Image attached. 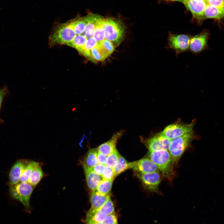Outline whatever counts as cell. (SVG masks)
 I'll list each match as a JSON object with an SVG mask.
<instances>
[{
	"instance_id": "10",
	"label": "cell",
	"mask_w": 224,
	"mask_h": 224,
	"mask_svg": "<svg viewBox=\"0 0 224 224\" xmlns=\"http://www.w3.org/2000/svg\"><path fill=\"white\" fill-rule=\"evenodd\" d=\"M186 8L192 13L193 18L198 23L201 24L203 21V14L207 8L206 4L203 2L195 0H184L183 2Z\"/></svg>"
},
{
	"instance_id": "2",
	"label": "cell",
	"mask_w": 224,
	"mask_h": 224,
	"mask_svg": "<svg viewBox=\"0 0 224 224\" xmlns=\"http://www.w3.org/2000/svg\"><path fill=\"white\" fill-rule=\"evenodd\" d=\"M35 187L27 182H20L16 184H10L9 187L11 197L20 202L28 212H30V199Z\"/></svg>"
},
{
	"instance_id": "25",
	"label": "cell",
	"mask_w": 224,
	"mask_h": 224,
	"mask_svg": "<svg viewBox=\"0 0 224 224\" xmlns=\"http://www.w3.org/2000/svg\"><path fill=\"white\" fill-rule=\"evenodd\" d=\"M119 153L116 149L108 156L105 164L106 167L114 169L116 165L119 158Z\"/></svg>"
},
{
	"instance_id": "24",
	"label": "cell",
	"mask_w": 224,
	"mask_h": 224,
	"mask_svg": "<svg viewBox=\"0 0 224 224\" xmlns=\"http://www.w3.org/2000/svg\"><path fill=\"white\" fill-rule=\"evenodd\" d=\"M129 169L128 163L119 154L117 163L113 169L116 176Z\"/></svg>"
},
{
	"instance_id": "17",
	"label": "cell",
	"mask_w": 224,
	"mask_h": 224,
	"mask_svg": "<svg viewBox=\"0 0 224 224\" xmlns=\"http://www.w3.org/2000/svg\"><path fill=\"white\" fill-rule=\"evenodd\" d=\"M105 216L103 215L99 209L91 208L87 212L85 223L88 222H103Z\"/></svg>"
},
{
	"instance_id": "16",
	"label": "cell",
	"mask_w": 224,
	"mask_h": 224,
	"mask_svg": "<svg viewBox=\"0 0 224 224\" xmlns=\"http://www.w3.org/2000/svg\"><path fill=\"white\" fill-rule=\"evenodd\" d=\"M110 195L101 194L96 191H91L90 196L91 207L99 209L110 198Z\"/></svg>"
},
{
	"instance_id": "13",
	"label": "cell",
	"mask_w": 224,
	"mask_h": 224,
	"mask_svg": "<svg viewBox=\"0 0 224 224\" xmlns=\"http://www.w3.org/2000/svg\"><path fill=\"white\" fill-rule=\"evenodd\" d=\"M27 163L22 160H18L13 165L9 175L11 184H16L19 182L20 177Z\"/></svg>"
},
{
	"instance_id": "14",
	"label": "cell",
	"mask_w": 224,
	"mask_h": 224,
	"mask_svg": "<svg viewBox=\"0 0 224 224\" xmlns=\"http://www.w3.org/2000/svg\"><path fill=\"white\" fill-rule=\"evenodd\" d=\"M82 166L88 188L91 191H96L99 184L102 180L101 176L95 173L91 168L83 165Z\"/></svg>"
},
{
	"instance_id": "20",
	"label": "cell",
	"mask_w": 224,
	"mask_h": 224,
	"mask_svg": "<svg viewBox=\"0 0 224 224\" xmlns=\"http://www.w3.org/2000/svg\"><path fill=\"white\" fill-rule=\"evenodd\" d=\"M39 165L40 164L38 162L34 161L28 162L20 177L19 182H27L34 169Z\"/></svg>"
},
{
	"instance_id": "1",
	"label": "cell",
	"mask_w": 224,
	"mask_h": 224,
	"mask_svg": "<svg viewBox=\"0 0 224 224\" xmlns=\"http://www.w3.org/2000/svg\"><path fill=\"white\" fill-rule=\"evenodd\" d=\"M147 158L156 165L165 178L169 180L173 179L175 165L168 150L148 151Z\"/></svg>"
},
{
	"instance_id": "9",
	"label": "cell",
	"mask_w": 224,
	"mask_h": 224,
	"mask_svg": "<svg viewBox=\"0 0 224 224\" xmlns=\"http://www.w3.org/2000/svg\"><path fill=\"white\" fill-rule=\"evenodd\" d=\"M210 35L208 30H204L200 33L192 36L189 50L192 53L196 54L208 48V42Z\"/></svg>"
},
{
	"instance_id": "4",
	"label": "cell",
	"mask_w": 224,
	"mask_h": 224,
	"mask_svg": "<svg viewBox=\"0 0 224 224\" xmlns=\"http://www.w3.org/2000/svg\"><path fill=\"white\" fill-rule=\"evenodd\" d=\"M194 137L192 131L171 141L168 151L174 165H176L180 158L191 142Z\"/></svg>"
},
{
	"instance_id": "21",
	"label": "cell",
	"mask_w": 224,
	"mask_h": 224,
	"mask_svg": "<svg viewBox=\"0 0 224 224\" xmlns=\"http://www.w3.org/2000/svg\"><path fill=\"white\" fill-rule=\"evenodd\" d=\"M43 175V173L41 167L38 166L32 171L27 182L35 186L40 181Z\"/></svg>"
},
{
	"instance_id": "11",
	"label": "cell",
	"mask_w": 224,
	"mask_h": 224,
	"mask_svg": "<svg viewBox=\"0 0 224 224\" xmlns=\"http://www.w3.org/2000/svg\"><path fill=\"white\" fill-rule=\"evenodd\" d=\"M129 168L135 172L140 173H149L159 172L156 165L147 157L128 163Z\"/></svg>"
},
{
	"instance_id": "28",
	"label": "cell",
	"mask_w": 224,
	"mask_h": 224,
	"mask_svg": "<svg viewBox=\"0 0 224 224\" xmlns=\"http://www.w3.org/2000/svg\"><path fill=\"white\" fill-rule=\"evenodd\" d=\"M101 176L102 179L112 180L116 177L113 169L107 167Z\"/></svg>"
},
{
	"instance_id": "31",
	"label": "cell",
	"mask_w": 224,
	"mask_h": 224,
	"mask_svg": "<svg viewBox=\"0 0 224 224\" xmlns=\"http://www.w3.org/2000/svg\"><path fill=\"white\" fill-rule=\"evenodd\" d=\"M7 88L5 86L0 89V111L3 99L7 94ZM3 122V120L0 117V124Z\"/></svg>"
},
{
	"instance_id": "3",
	"label": "cell",
	"mask_w": 224,
	"mask_h": 224,
	"mask_svg": "<svg viewBox=\"0 0 224 224\" xmlns=\"http://www.w3.org/2000/svg\"><path fill=\"white\" fill-rule=\"evenodd\" d=\"M105 39L111 42L114 46L119 45L123 39L124 29L119 21L111 18L103 19Z\"/></svg>"
},
{
	"instance_id": "23",
	"label": "cell",
	"mask_w": 224,
	"mask_h": 224,
	"mask_svg": "<svg viewBox=\"0 0 224 224\" xmlns=\"http://www.w3.org/2000/svg\"><path fill=\"white\" fill-rule=\"evenodd\" d=\"M98 44L107 58L109 57L114 50L115 47L114 44L105 39L98 43Z\"/></svg>"
},
{
	"instance_id": "33",
	"label": "cell",
	"mask_w": 224,
	"mask_h": 224,
	"mask_svg": "<svg viewBox=\"0 0 224 224\" xmlns=\"http://www.w3.org/2000/svg\"><path fill=\"white\" fill-rule=\"evenodd\" d=\"M86 224H104V222H88L85 223Z\"/></svg>"
},
{
	"instance_id": "6",
	"label": "cell",
	"mask_w": 224,
	"mask_h": 224,
	"mask_svg": "<svg viewBox=\"0 0 224 224\" xmlns=\"http://www.w3.org/2000/svg\"><path fill=\"white\" fill-rule=\"evenodd\" d=\"M135 175L145 189L151 192L159 193V187L162 180L159 172L149 173L135 172Z\"/></svg>"
},
{
	"instance_id": "19",
	"label": "cell",
	"mask_w": 224,
	"mask_h": 224,
	"mask_svg": "<svg viewBox=\"0 0 224 224\" xmlns=\"http://www.w3.org/2000/svg\"><path fill=\"white\" fill-rule=\"evenodd\" d=\"M104 18L100 16L97 21L93 37L98 43L105 39V32L103 28Z\"/></svg>"
},
{
	"instance_id": "18",
	"label": "cell",
	"mask_w": 224,
	"mask_h": 224,
	"mask_svg": "<svg viewBox=\"0 0 224 224\" xmlns=\"http://www.w3.org/2000/svg\"><path fill=\"white\" fill-rule=\"evenodd\" d=\"M97 148L89 149L87 152L82 162V165L92 168L98 164L97 160Z\"/></svg>"
},
{
	"instance_id": "8",
	"label": "cell",
	"mask_w": 224,
	"mask_h": 224,
	"mask_svg": "<svg viewBox=\"0 0 224 224\" xmlns=\"http://www.w3.org/2000/svg\"><path fill=\"white\" fill-rule=\"evenodd\" d=\"M194 125V122L188 124H174L167 126L161 133L172 140L192 131Z\"/></svg>"
},
{
	"instance_id": "15",
	"label": "cell",
	"mask_w": 224,
	"mask_h": 224,
	"mask_svg": "<svg viewBox=\"0 0 224 224\" xmlns=\"http://www.w3.org/2000/svg\"><path fill=\"white\" fill-rule=\"evenodd\" d=\"M99 16L95 14L88 15L85 16L86 25L85 30L81 35L87 39L93 37L96 24Z\"/></svg>"
},
{
	"instance_id": "7",
	"label": "cell",
	"mask_w": 224,
	"mask_h": 224,
	"mask_svg": "<svg viewBox=\"0 0 224 224\" xmlns=\"http://www.w3.org/2000/svg\"><path fill=\"white\" fill-rule=\"evenodd\" d=\"M141 140L149 152L168 150L171 141L161 133L147 138H142Z\"/></svg>"
},
{
	"instance_id": "29",
	"label": "cell",
	"mask_w": 224,
	"mask_h": 224,
	"mask_svg": "<svg viewBox=\"0 0 224 224\" xmlns=\"http://www.w3.org/2000/svg\"><path fill=\"white\" fill-rule=\"evenodd\" d=\"M103 222L104 224H118L117 217L115 213L106 216Z\"/></svg>"
},
{
	"instance_id": "22",
	"label": "cell",
	"mask_w": 224,
	"mask_h": 224,
	"mask_svg": "<svg viewBox=\"0 0 224 224\" xmlns=\"http://www.w3.org/2000/svg\"><path fill=\"white\" fill-rule=\"evenodd\" d=\"M113 180H102L99 184L96 191L103 195H110Z\"/></svg>"
},
{
	"instance_id": "32",
	"label": "cell",
	"mask_w": 224,
	"mask_h": 224,
	"mask_svg": "<svg viewBox=\"0 0 224 224\" xmlns=\"http://www.w3.org/2000/svg\"><path fill=\"white\" fill-rule=\"evenodd\" d=\"M107 156L98 151L97 160L98 164L105 165L107 161Z\"/></svg>"
},
{
	"instance_id": "26",
	"label": "cell",
	"mask_w": 224,
	"mask_h": 224,
	"mask_svg": "<svg viewBox=\"0 0 224 224\" xmlns=\"http://www.w3.org/2000/svg\"><path fill=\"white\" fill-rule=\"evenodd\" d=\"M91 55L94 62L103 61L106 58L98 45V44L91 51Z\"/></svg>"
},
{
	"instance_id": "27",
	"label": "cell",
	"mask_w": 224,
	"mask_h": 224,
	"mask_svg": "<svg viewBox=\"0 0 224 224\" xmlns=\"http://www.w3.org/2000/svg\"><path fill=\"white\" fill-rule=\"evenodd\" d=\"M99 209L100 212L105 216L114 212V205L110 198Z\"/></svg>"
},
{
	"instance_id": "30",
	"label": "cell",
	"mask_w": 224,
	"mask_h": 224,
	"mask_svg": "<svg viewBox=\"0 0 224 224\" xmlns=\"http://www.w3.org/2000/svg\"><path fill=\"white\" fill-rule=\"evenodd\" d=\"M106 167L105 165L98 164L91 169L95 173L98 175L101 176Z\"/></svg>"
},
{
	"instance_id": "34",
	"label": "cell",
	"mask_w": 224,
	"mask_h": 224,
	"mask_svg": "<svg viewBox=\"0 0 224 224\" xmlns=\"http://www.w3.org/2000/svg\"><path fill=\"white\" fill-rule=\"evenodd\" d=\"M166 1H177L183 2L184 0H163Z\"/></svg>"
},
{
	"instance_id": "12",
	"label": "cell",
	"mask_w": 224,
	"mask_h": 224,
	"mask_svg": "<svg viewBox=\"0 0 224 224\" xmlns=\"http://www.w3.org/2000/svg\"><path fill=\"white\" fill-rule=\"evenodd\" d=\"M123 133V131L121 130L114 133L109 140L97 148L98 151L108 156L116 149L117 141L122 136Z\"/></svg>"
},
{
	"instance_id": "5",
	"label": "cell",
	"mask_w": 224,
	"mask_h": 224,
	"mask_svg": "<svg viewBox=\"0 0 224 224\" xmlns=\"http://www.w3.org/2000/svg\"><path fill=\"white\" fill-rule=\"evenodd\" d=\"M192 36L185 34H174L169 33L167 39L168 47L174 50L176 55L189 50Z\"/></svg>"
}]
</instances>
